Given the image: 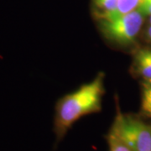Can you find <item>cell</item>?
Instances as JSON below:
<instances>
[{"instance_id":"3","label":"cell","mask_w":151,"mask_h":151,"mask_svg":"<svg viewBox=\"0 0 151 151\" xmlns=\"http://www.w3.org/2000/svg\"><path fill=\"white\" fill-rule=\"evenodd\" d=\"M144 14L139 9L111 19H99V28L108 40L121 45L133 43L144 23Z\"/></svg>"},{"instance_id":"4","label":"cell","mask_w":151,"mask_h":151,"mask_svg":"<svg viewBox=\"0 0 151 151\" xmlns=\"http://www.w3.org/2000/svg\"><path fill=\"white\" fill-rule=\"evenodd\" d=\"M133 69L145 79L151 78V49H141L134 55Z\"/></svg>"},{"instance_id":"7","label":"cell","mask_w":151,"mask_h":151,"mask_svg":"<svg viewBox=\"0 0 151 151\" xmlns=\"http://www.w3.org/2000/svg\"><path fill=\"white\" fill-rule=\"evenodd\" d=\"M118 2L119 0H93L96 8L101 11L98 15L108 14L114 10L118 5Z\"/></svg>"},{"instance_id":"11","label":"cell","mask_w":151,"mask_h":151,"mask_svg":"<svg viewBox=\"0 0 151 151\" xmlns=\"http://www.w3.org/2000/svg\"><path fill=\"white\" fill-rule=\"evenodd\" d=\"M150 24L151 25V16H150Z\"/></svg>"},{"instance_id":"8","label":"cell","mask_w":151,"mask_h":151,"mask_svg":"<svg viewBox=\"0 0 151 151\" xmlns=\"http://www.w3.org/2000/svg\"><path fill=\"white\" fill-rule=\"evenodd\" d=\"M108 142L109 151H131L122 141L119 139L111 132L108 134Z\"/></svg>"},{"instance_id":"2","label":"cell","mask_w":151,"mask_h":151,"mask_svg":"<svg viewBox=\"0 0 151 151\" xmlns=\"http://www.w3.org/2000/svg\"><path fill=\"white\" fill-rule=\"evenodd\" d=\"M110 132L131 151H151V125L141 119L119 114Z\"/></svg>"},{"instance_id":"6","label":"cell","mask_w":151,"mask_h":151,"mask_svg":"<svg viewBox=\"0 0 151 151\" xmlns=\"http://www.w3.org/2000/svg\"><path fill=\"white\" fill-rule=\"evenodd\" d=\"M140 112L144 116L151 119V78L145 79L142 84Z\"/></svg>"},{"instance_id":"10","label":"cell","mask_w":151,"mask_h":151,"mask_svg":"<svg viewBox=\"0 0 151 151\" xmlns=\"http://www.w3.org/2000/svg\"><path fill=\"white\" fill-rule=\"evenodd\" d=\"M146 36L151 41V25H150L146 30Z\"/></svg>"},{"instance_id":"9","label":"cell","mask_w":151,"mask_h":151,"mask_svg":"<svg viewBox=\"0 0 151 151\" xmlns=\"http://www.w3.org/2000/svg\"><path fill=\"white\" fill-rule=\"evenodd\" d=\"M139 10L144 15H150L151 16V0H143L142 4L139 8Z\"/></svg>"},{"instance_id":"5","label":"cell","mask_w":151,"mask_h":151,"mask_svg":"<svg viewBox=\"0 0 151 151\" xmlns=\"http://www.w3.org/2000/svg\"><path fill=\"white\" fill-rule=\"evenodd\" d=\"M143 0H119L118 5L114 10L109 12L108 14H100L98 15V17L99 19H111L117 17L122 16L126 14L137 10V9L139 8Z\"/></svg>"},{"instance_id":"1","label":"cell","mask_w":151,"mask_h":151,"mask_svg":"<svg viewBox=\"0 0 151 151\" xmlns=\"http://www.w3.org/2000/svg\"><path fill=\"white\" fill-rule=\"evenodd\" d=\"M103 79L104 75L100 73L92 81L60 99L55 116V132L58 139L63 138L78 119L101 111Z\"/></svg>"}]
</instances>
